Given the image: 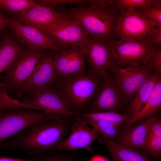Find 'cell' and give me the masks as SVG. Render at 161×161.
I'll return each instance as SVG.
<instances>
[{
	"mask_svg": "<svg viewBox=\"0 0 161 161\" xmlns=\"http://www.w3.org/2000/svg\"><path fill=\"white\" fill-rule=\"evenodd\" d=\"M155 114L144 119L140 124L124 127L120 136L115 141L116 143L128 148L138 150L143 144Z\"/></svg>",
	"mask_w": 161,
	"mask_h": 161,
	"instance_id": "18",
	"label": "cell"
},
{
	"mask_svg": "<svg viewBox=\"0 0 161 161\" xmlns=\"http://www.w3.org/2000/svg\"><path fill=\"white\" fill-rule=\"evenodd\" d=\"M148 43L151 47L161 49V27H157L155 31L150 37Z\"/></svg>",
	"mask_w": 161,
	"mask_h": 161,
	"instance_id": "33",
	"label": "cell"
},
{
	"mask_svg": "<svg viewBox=\"0 0 161 161\" xmlns=\"http://www.w3.org/2000/svg\"><path fill=\"white\" fill-rule=\"evenodd\" d=\"M64 118L36 123L0 148L8 147L29 151H44L56 147L62 140L68 127Z\"/></svg>",
	"mask_w": 161,
	"mask_h": 161,
	"instance_id": "2",
	"label": "cell"
},
{
	"mask_svg": "<svg viewBox=\"0 0 161 161\" xmlns=\"http://www.w3.org/2000/svg\"><path fill=\"white\" fill-rule=\"evenodd\" d=\"M38 5L32 0H0V10L17 15L21 12Z\"/></svg>",
	"mask_w": 161,
	"mask_h": 161,
	"instance_id": "25",
	"label": "cell"
},
{
	"mask_svg": "<svg viewBox=\"0 0 161 161\" xmlns=\"http://www.w3.org/2000/svg\"><path fill=\"white\" fill-rule=\"evenodd\" d=\"M161 109V78H159L151 95L142 109L130 118L124 125L125 127L137 121L145 119L158 113Z\"/></svg>",
	"mask_w": 161,
	"mask_h": 161,
	"instance_id": "21",
	"label": "cell"
},
{
	"mask_svg": "<svg viewBox=\"0 0 161 161\" xmlns=\"http://www.w3.org/2000/svg\"><path fill=\"white\" fill-rule=\"evenodd\" d=\"M57 118L54 114L38 109L17 108L0 112V144L36 123Z\"/></svg>",
	"mask_w": 161,
	"mask_h": 161,
	"instance_id": "5",
	"label": "cell"
},
{
	"mask_svg": "<svg viewBox=\"0 0 161 161\" xmlns=\"http://www.w3.org/2000/svg\"><path fill=\"white\" fill-rule=\"evenodd\" d=\"M110 2L119 11L154 7L161 4L160 0H111Z\"/></svg>",
	"mask_w": 161,
	"mask_h": 161,
	"instance_id": "27",
	"label": "cell"
},
{
	"mask_svg": "<svg viewBox=\"0 0 161 161\" xmlns=\"http://www.w3.org/2000/svg\"><path fill=\"white\" fill-rule=\"evenodd\" d=\"M63 13L76 21L87 34L107 41L114 38L120 11L110 0H98L88 6H58Z\"/></svg>",
	"mask_w": 161,
	"mask_h": 161,
	"instance_id": "1",
	"label": "cell"
},
{
	"mask_svg": "<svg viewBox=\"0 0 161 161\" xmlns=\"http://www.w3.org/2000/svg\"><path fill=\"white\" fill-rule=\"evenodd\" d=\"M24 48L6 32L0 36V74L11 64Z\"/></svg>",
	"mask_w": 161,
	"mask_h": 161,
	"instance_id": "19",
	"label": "cell"
},
{
	"mask_svg": "<svg viewBox=\"0 0 161 161\" xmlns=\"http://www.w3.org/2000/svg\"><path fill=\"white\" fill-rule=\"evenodd\" d=\"M22 98L23 102L37 109L64 117L77 114L66 104L59 93L49 86H41Z\"/></svg>",
	"mask_w": 161,
	"mask_h": 161,
	"instance_id": "13",
	"label": "cell"
},
{
	"mask_svg": "<svg viewBox=\"0 0 161 161\" xmlns=\"http://www.w3.org/2000/svg\"><path fill=\"white\" fill-rule=\"evenodd\" d=\"M88 125L79 118L77 119L71 127L70 134L58 144L57 148L69 151L83 149L92 152V144L100 138V134L96 129Z\"/></svg>",
	"mask_w": 161,
	"mask_h": 161,
	"instance_id": "16",
	"label": "cell"
},
{
	"mask_svg": "<svg viewBox=\"0 0 161 161\" xmlns=\"http://www.w3.org/2000/svg\"><path fill=\"white\" fill-rule=\"evenodd\" d=\"M7 28L2 12L0 10V36L7 32Z\"/></svg>",
	"mask_w": 161,
	"mask_h": 161,
	"instance_id": "35",
	"label": "cell"
},
{
	"mask_svg": "<svg viewBox=\"0 0 161 161\" xmlns=\"http://www.w3.org/2000/svg\"><path fill=\"white\" fill-rule=\"evenodd\" d=\"M135 10L146 19L154 22L157 27H161V4L136 9Z\"/></svg>",
	"mask_w": 161,
	"mask_h": 161,
	"instance_id": "30",
	"label": "cell"
},
{
	"mask_svg": "<svg viewBox=\"0 0 161 161\" xmlns=\"http://www.w3.org/2000/svg\"><path fill=\"white\" fill-rule=\"evenodd\" d=\"M1 12L7 27L10 30L18 41L27 46L56 52L59 51L57 46L38 29L24 24Z\"/></svg>",
	"mask_w": 161,
	"mask_h": 161,
	"instance_id": "14",
	"label": "cell"
},
{
	"mask_svg": "<svg viewBox=\"0 0 161 161\" xmlns=\"http://www.w3.org/2000/svg\"><path fill=\"white\" fill-rule=\"evenodd\" d=\"M17 108L36 109L35 107L27 103L11 98L8 95L4 85L0 83V112Z\"/></svg>",
	"mask_w": 161,
	"mask_h": 161,
	"instance_id": "26",
	"label": "cell"
},
{
	"mask_svg": "<svg viewBox=\"0 0 161 161\" xmlns=\"http://www.w3.org/2000/svg\"><path fill=\"white\" fill-rule=\"evenodd\" d=\"M150 37L137 41H123L114 38L107 42L114 60L120 67H138L143 64L151 47L148 43Z\"/></svg>",
	"mask_w": 161,
	"mask_h": 161,
	"instance_id": "10",
	"label": "cell"
},
{
	"mask_svg": "<svg viewBox=\"0 0 161 161\" xmlns=\"http://www.w3.org/2000/svg\"><path fill=\"white\" fill-rule=\"evenodd\" d=\"M56 51L45 52L36 64L31 75L22 86L16 92L20 98L28 95L44 86L51 87L58 78L54 68L53 56Z\"/></svg>",
	"mask_w": 161,
	"mask_h": 161,
	"instance_id": "12",
	"label": "cell"
},
{
	"mask_svg": "<svg viewBox=\"0 0 161 161\" xmlns=\"http://www.w3.org/2000/svg\"><path fill=\"white\" fill-rule=\"evenodd\" d=\"M78 114L95 120L105 121L118 127H123L130 119L126 113L114 112L83 113Z\"/></svg>",
	"mask_w": 161,
	"mask_h": 161,
	"instance_id": "24",
	"label": "cell"
},
{
	"mask_svg": "<svg viewBox=\"0 0 161 161\" xmlns=\"http://www.w3.org/2000/svg\"><path fill=\"white\" fill-rule=\"evenodd\" d=\"M112 72L121 92L130 103L142 86L155 73L144 65L125 69L118 66Z\"/></svg>",
	"mask_w": 161,
	"mask_h": 161,
	"instance_id": "11",
	"label": "cell"
},
{
	"mask_svg": "<svg viewBox=\"0 0 161 161\" xmlns=\"http://www.w3.org/2000/svg\"><path fill=\"white\" fill-rule=\"evenodd\" d=\"M103 80L94 95L88 113L114 112L126 110L130 103L119 88L113 75L106 71Z\"/></svg>",
	"mask_w": 161,
	"mask_h": 161,
	"instance_id": "9",
	"label": "cell"
},
{
	"mask_svg": "<svg viewBox=\"0 0 161 161\" xmlns=\"http://www.w3.org/2000/svg\"><path fill=\"white\" fill-rule=\"evenodd\" d=\"M144 65L155 73H161V49L151 47L146 56Z\"/></svg>",
	"mask_w": 161,
	"mask_h": 161,
	"instance_id": "29",
	"label": "cell"
},
{
	"mask_svg": "<svg viewBox=\"0 0 161 161\" xmlns=\"http://www.w3.org/2000/svg\"><path fill=\"white\" fill-rule=\"evenodd\" d=\"M41 161H83L80 158L68 155H58L46 158Z\"/></svg>",
	"mask_w": 161,
	"mask_h": 161,
	"instance_id": "34",
	"label": "cell"
},
{
	"mask_svg": "<svg viewBox=\"0 0 161 161\" xmlns=\"http://www.w3.org/2000/svg\"><path fill=\"white\" fill-rule=\"evenodd\" d=\"M36 3L40 5L55 8L57 6H63L67 4L78 5L79 6H85L86 4L89 5L91 4L92 1L80 0H37Z\"/></svg>",
	"mask_w": 161,
	"mask_h": 161,
	"instance_id": "31",
	"label": "cell"
},
{
	"mask_svg": "<svg viewBox=\"0 0 161 161\" xmlns=\"http://www.w3.org/2000/svg\"><path fill=\"white\" fill-rule=\"evenodd\" d=\"M79 46L89 67V72L94 76L103 78L107 70L112 72L119 66L106 41L87 35Z\"/></svg>",
	"mask_w": 161,
	"mask_h": 161,
	"instance_id": "7",
	"label": "cell"
},
{
	"mask_svg": "<svg viewBox=\"0 0 161 161\" xmlns=\"http://www.w3.org/2000/svg\"><path fill=\"white\" fill-rule=\"evenodd\" d=\"M0 161H34L19 159L10 158L7 157H0Z\"/></svg>",
	"mask_w": 161,
	"mask_h": 161,
	"instance_id": "36",
	"label": "cell"
},
{
	"mask_svg": "<svg viewBox=\"0 0 161 161\" xmlns=\"http://www.w3.org/2000/svg\"><path fill=\"white\" fill-rule=\"evenodd\" d=\"M140 148L149 159L156 161L161 157V134L146 139Z\"/></svg>",
	"mask_w": 161,
	"mask_h": 161,
	"instance_id": "28",
	"label": "cell"
},
{
	"mask_svg": "<svg viewBox=\"0 0 161 161\" xmlns=\"http://www.w3.org/2000/svg\"><path fill=\"white\" fill-rule=\"evenodd\" d=\"M47 50L29 46L23 49L0 77V83L4 85L8 93H16L22 86Z\"/></svg>",
	"mask_w": 161,
	"mask_h": 161,
	"instance_id": "4",
	"label": "cell"
},
{
	"mask_svg": "<svg viewBox=\"0 0 161 161\" xmlns=\"http://www.w3.org/2000/svg\"><path fill=\"white\" fill-rule=\"evenodd\" d=\"M99 138L107 147L112 161H152L138 149L127 148L102 137Z\"/></svg>",
	"mask_w": 161,
	"mask_h": 161,
	"instance_id": "20",
	"label": "cell"
},
{
	"mask_svg": "<svg viewBox=\"0 0 161 161\" xmlns=\"http://www.w3.org/2000/svg\"><path fill=\"white\" fill-rule=\"evenodd\" d=\"M41 31L57 46L59 51L79 46L87 35L76 21L63 13L57 20Z\"/></svg>",
	"mask_w": 161,
	"mask_h": 161,
	"instance_id": "8",
	"label": "cell"
},
{
	"mask_svg": "<svg viewBox=\"0 0 161 161\" xmlns=\"http://www.w3.org/2000/svg\"><path fill=\"white\" fill-rule=\"evenodd\" d=\"M157 26L135 10L120 11L116 22L114 38L123 41H137L150 37Z\"/></svg>",
	"mask_w": 161,
	"mask_h": 161,
	"instance_id": "6",
	"label": "cell"
},
{
	"mask_svg": "<svg viewBox=\"0 0 161 161\" xmlns=\"http://www.w3.org/2000/svg\"><path fill=\"white\" fill-rule=\"evenodd\" d=\"M161 74L154 73L142 86L126 109L130 118L138 113L148 99Z\"/></svg>",
	"mask_w": 161,
	"mask_h": 161,
	"instance_id": "22",
	"label": "cell"
},
{
	"mask_svg": "<svg viewBox=\"0 0 161 161\" xmlns=\"http://www.w3.org/2000/svg\"><path fill=\"white\" fill-rule=\"evenodd\" d=\"M161 134V117L158 113L155 114L154 118L149 129L146 139Z\"/></svg>",
	"mask_w": 161,
	"mask_h": 161,
	"instance_id": "32",
	"label": "cell"
},
{
	"mask_svg": "<svg viewBox=\"0 0 161 161\" xmlns=\"http://www.w3.org/2000/svg\"><path fill=\"white\" fill-rule=\"evenodd\" d=\"M79 118L96 129L102 137L114 141L120 135L123 127H118L102 120H95L81 116Z\"/></svg>",
	"mask_w": 161,
	"mask_h": 161,
	"instance_id": "23",
	"label": "cell"
},
{
	"mask_svg": "<svg viewBox=\"0 0 161 161\" xmlns=\"http://www.w3.org/2000/svg\"><path fill=\"white\" fill-rule=\"evenodd\" d=\"M63 13L58 9L38 5L16 15V19L41 30L59 19Z\"/></svg>",
	"mask_w": 161,
	"mask_h": 161,
	"instance_id": "17",
	"label": "cell"
},
{
	"mask_svg": "<svg viewBox=\"0 0 161 161\" xmlns=\"http://www.w3.org/2000/svg\"><path fill=\"white\" fill-rule=\"evenodd\" d=\"M82 75L58 78L51 87L60 94L66 104L75 113L92 100L102 83L100 78L89 72Z\"/></svg>",
	"mask_w": 161,
	"mask_h": 161,
	"instance_id": "3",
	"label": "cell"
},
{
	"mask_svg": "<svg viewBox=\"0 0 161 161\" xmlns=\"http://www.w3.org/2000/svg\"><path fill=\"white\" fill-rule=\"evenodd\" d=\"M84 58L79 46H73L66 50L55 52L53 65L58 78L84 74L86 69Z\"/></svg>",
	"mask_w": 161,
	"mask_h": 161,
	"instance_id": "15",
	"label": "cell"
}]
</instances>
